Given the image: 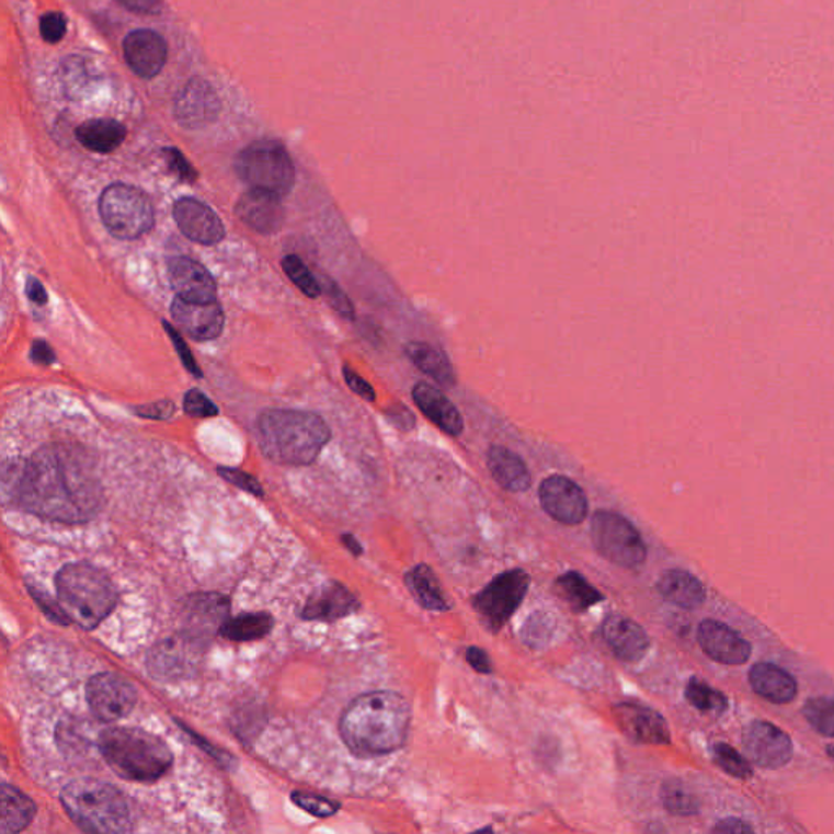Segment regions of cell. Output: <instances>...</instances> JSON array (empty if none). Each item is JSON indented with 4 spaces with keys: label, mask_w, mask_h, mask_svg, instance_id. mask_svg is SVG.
<instances>
[{
    "label": "cell",
    "mask_w": 834,
    "mask_h": 834,
    "mask_svg": "<svg viewBox=\"0 0 834 834\" xmlns=\"http://www.w3.org/2000/svg\"><path fill=\"white\" fill-rule=\"evenodd\" d=\"M283 267L287 276L293 279V283L296 284L305 296L310 298L320 297L321 286L315 279L313 274L305 266L300 258L296 256V254H289V256L284 258Z\"/></svg>",
    "instance_id": "obj_40"
},
{
    "label": "cell",
    "mask_w": 834,
    "mask_h": 834,
    "mask_svg": "<svg viewBox=\"0 0 834 834\" xmlns=\"http://www.w3.org/2000/svg\"><path fill=\"white\" fill-rule=\"evenodd\" d=\"M742 743L746 756L763 769L784 768L792 759V740L768 720L750 722L743 730Z\"/></svg>",
    "instance_id": "obj_13"
},
{
    "label": "cell",
    "mask_w": 834,
    "mask_h": 834,
    "mask_svg": "<svg viewBox=\"0 0 834 834\" xmlns=\"http://www.w3.org/2000/svg\"><path fill=\"white\" fill-rule=\"evenodd\" d=\"M749 683L756 695L775 705H787L797 698L799 685L796 676L776 663L759 662L750 669Z\"/></svg>",
    "instance_id": "obj_27"
},
{
    "label": "cell",
    "mask_w": 834,
    "mask_h": 834,
    "mask_svg": "<svg viewBox=\"0 0 834 834\" xmlns=\"http://www.w3.org/2000/svg\"><path fill=\"white\" fill-rule=\"evenodd\" d=\"M236 213L241 222L264 236L279 232L284 224V206L281 203V196L263 190L251 187L250 191L241 194Z\"/></svg>",
    "instance_id": "obj_22"
},
{
    "label": "cell",
    "mask_w": 834,
    "mask_h": 834,
    "mask_svg": "<svg viewBox=\"0 0 834 834\" xmlns=\"http://www.w3.org/2000/svg\"><path fill=\"white\" fill-rule=\"evenodd\" d=\"M616 722L629 740L644 745H669V723L655 709L636 702H621L613 708Z\"/></svg>",
    "instance_id": "obj_19"
},
{
    "label": "cell",
    "mask_w": 834,
    "mask_h": 834,
    "mask_svg": "<svg viewBox=\"0 0 834 834\" xmlns=\"http://www.w3.org/2000/svg\"><path fill=\"white\" fill-rule=\"evenodd\" d=\"M239 179L253 190L284 197L296 184V167L283 144L277 140H256L240 150L233 162Z\"/></svg>",
    "instance_id": "obj_7"
},
{
    "label": "cell",
    "mask_w": 834,
    "mask_h": 834,
    "mask_svg": "<svg viewBox=\"0 0 834 834\" xmlns=\"http://www.w3.org/2000/svg\"><path fill=\"white\" fill-rule=\"evenodd\" d=\"M549 632H551V621L545 615H535L525 625V641L530 642L532 646H541V642L549 638Z\"/></svg>",
    "instance_id": "obj_48"
},
{
    "label": "cell",
    "mask_w": 834,
    "mask_h": 834,
    "mask_svg": "<svg viewBox=\"0 0 834 834\" xmlns=\"http://www.w3.org/2000/svg\"><path fill=\"white\" fill-rule=\"evenodd\" d=\"M222 102L210 82L193 77L180 90L173 105V116L184 129H201L219 118Z\"/></svg>",
    "instance_id": "obj_15"
},
{
    "label": "cell",
    "mask_w": 834,
    "mask_h": 834,
    "mask_svg": "<svg viewBox=\"0 0 834 834\" xmlns=\"http://www.w3.org/2000/svg\"><path fill=\"white\" fill-rule=\"evenodd\" d=\"M172 315L187 336L196 341H213L222 334L224 311L216 301L197 304L183 298H175Z\"/></svg>",
    "instance_id": "obj_21"
},
{
    "label": "cell",
    "mask_w": 834,
    "mask_h": 834,
    "mask_svg": "<svg viewBox=\"0 0 834 834\" xmlns=\"http://www.w3.org/2000/svg\"><path fill=\"white\" fill-rule=\"evenodd\" d=\"M184 411L193 418H210L219 414L216 404L199 390L187 391L184 397Z\"/></svg>",
    "instance_id": "obj_43"
},
{
    "label": "cell",
    "mask_w": 834,
    "mask_h": 834,
    "mask_svg": "<svg viewBox=\"0 0 834 834\" xmlns=\"http://www.w3.org/2000/svg\"><path fill=\"white\" fill-rule=\"evenodd\" d=\"M274 619L267 613H243L229 618L220 629V636L229 641H256L273 631Z\"/></svg>",
    "instance_id": "obj_34"
},
{
    "label": "cell",
    "mask_w": 834,
    "mask_h": 834,
    "mask_svg": "<svg viewBox=\"0 0 834 834\" xmlns=\"http://www.w3.org/2000/svg\"><path fill=\"white\" fill-rule=\"evenodd\" d=\"M126 136V126L112 118L89 119L76 129L77 140L95 153L115 152Z\"/></svg>",
    "instance_id": "obj_30"
},
{
    "label": "cell",
    "mask_w": 834,
    "mask_h": 834,
    "mask_svg": "<svg viewBox=\"0 0 834 834\" xmlns=\"http://www.w3.org/2000/svg\"><path fill=\"white\" fill-rule=\"evenodd\" d=\"M100 216L108 232L121 240H134L149 232L156 222L152 201L139 187L110 184L100 197Z\"/></svg>",
    "instance_id": "obj_8"
},
{
    "label": "cell",
    "mask_w": 834,
    "mask_h": 834,
    "mask_svg": "<svg viewBox=\"0 0 834 834\" xmlns=\"http://www.w3.org/2000/svg\"><path fill=\"white\" fill-rule=\"evenodd\" d=\"M25 293L33 304L45 305L48 301V293H46L45 286L35 277H28L26 281Z\"/></svg>",
    "instance_id": "obj_56"
},
{
    "label": "cell",
    "mask_w": 834,
    "mask_h": 834,
    "mask_svg": "<svg viewBox=\"0 0 834 834\" xmlns=\"http://www.w3.org/2000/svg\"><path fill=\"white\" fill-rule=\"evenodd\" d=\"M530 587V575L524 569H511L492 579L473 598L479 621L491 632H499L514 616Z\"/></svg>",
    "instance_id": "obj_10"
},
{
    "label": "cell",
    "mask_w": 834,
    "mask_h": 834,
    "mask_svg": "<svg viewBox=\"0 0 834 834\" xmlns=\"http://www.w3.org/2000/svg\"><path fill=\"white\" fill-rule=\"evenodd\" d=\"M467 660L468 663H470V665L473 666V670H477L478 673H482V675H489V673H492L491 656L485 654V651H482V649H468Z\"/></svg>",
    "instance_id": "obj_53"
},
{
    "label": "cell",
    "mask_w": 834,
    "mask_h": 834,
    "mask_svg": "<svg viewBox=\"0 0 834 834\" xmlns=\"http://www.w3.org/2000/svg\"><path fill=\"white\" fill-rule=\"evenodd\" d=\"M127 12L137 15H159L162 12L163 0H115Z\"/></svg>",
    "instance_id": "obj_51"
},
{
    "label": "cell",
    "mask_w": 834,
    "mask_h": 834,
    "mask_svg": "<svg viewBox=\"0 0 834 834\" xmlns=\"http://www.w3.org/2000/svg\"><path fill=\"white\" fill-rule=\"evenodd\" d=\"M686 699L689 705L695 706L698 711L712 712V715H722L729 708V699L719 689L712 688L708 683L698 678H692L686 685Z\"/></svg>",
    "instance_id": "obj_37"
},
{
    "label": "cell",
    "mask_w": 834,
    "mask_h": 834,
    "mask_svg": "<svg viewBox=\"0 0 834 834\" xmlns=\"http://www.w3.org/2000/svg\"><path fill=\"white\" fill-rule=\"evenodd\" d=\"M30 594L33 595V598L38 603L39 608L45 612V615L48 616L52 621L59 622V625H67V622L70 621V619L67 618L62 606H60L59 599L58 602H53L52 596L46 594V592L39 591V589L30 587Z\"/></svg>",
    "instance_id": "obj_46"
},
{
    "label": "cell",
    "mask_w": 834,
    "mask_h": 834,
    "mask_svg": "<svg viewBox=\"0 0 834 834\" xmlns=\"http://www.w3.org/2000/svg\"><path fill=\"white\" fill-rule=\"evenodd\" d=\"M660 799L666 812L675 816H695L701 812V802L682 780H666L660 789Z\"/></svg>",
    "instance_id": "obj_36"
},
{
    "label": "cell",
    "mask_w": 834,
    "mask_h": 834,
    "mask_svg": "<svg viewBox=\"0 0 834 834\" xmlns=\"http://www.w3.org/2000/svg\"><path fill=\"white\" fill-rule=\"evenodd\" d=\"M67 815L87 833L130 832V810L126 799L112 784L77 779L60 792Z\"/></svg>",
    "instance_id": "obj_6"
},
{
    "label": "cell",
    "mask_w": 834,
    "mask_h": 834,
    "mask_svg": "<svg viewBox=\"0 0 834 834\" xmlns=\"http://www.w3.org/2000/svg\"><path fill=\"white\" fill-rule=\"evenodd\" d=\"M39 33L49 45H58L67 33V19L60 12H46L39 19Z\"/></svg>",
    "instance_id": "obj_42"
},
{
    "label": "cell",
    "mask_w": 834,
    "mask_h": 834,
    "mask_svg": "<svg viewBox=\"0 0 834 834\" xmlns=\"http://www.w3.org/2000/svg\"><path fill=\"white\" fill-rule=\"evenodd\" d=\"M556 589L569 606L578 613L587 612L603 599V595L581 572H565L556 581Z\"/></svg>",
    "instance_id": "obj_35"
},
{
    "label": "cell",
    "mask_w": 834,
    "mask_h": 834,
    "mask_svg": "<svg viewBox=\"0 0 834 834\" xmlns=\"http://www.w3.org/2000/svg\"><path fill=\"white\" fill-rule=\"evenodd\" d=\"M293 800L296 806L317 819H328L340 810V803L327 799V797L313 796V793L294 792Z\"/></svg>",
    "instance_id": "obj_41"
},
{
    "label": "cell",
    "mask_w": 834,
    "mask_h": 834,
    "mask_svg": "<svg viewBox=\"0 0 834 834\" xmlns=\"http://www.w3.org/2000/svg\"><path fill=\"white\" fill-rule=\"evenodd\" d=\"M539 502L549 517L559 524L579 525L589 514L584 489L562 475H552L539 485Z\"/></svg>",
    "instance_id": "obj_14"
},
{
    "label": "cell",
    "mask_w": 834,
    "mask_h": 834,
    "mask_svg": "<svg viewBox=\"0 0 834 834\" xmlns=\"http://www.w3.org/2000/svg\"><path fill=\"white\" fill-rule=\"evenodd\" d=\"M219 475L224 479H227V481L236 484L237 488L243 489V491L251 492L254 495H263V488L251 475L233 470V468H219Z\"/></svg>",
    "instance_id": "obj_49"
},
{
    "label": "cell",
    "mask_w": 834,
    "mask_h": 834,
    "mask_svg": "<svg viewBox=\"0 0 834 834\" xmlns=\"http://www.w3.org/2000/svg\"><path fill=\"white\" fill-rule=\"evenodd\" d=\"M99 749L110 768L134 782H153L167 775L173 755L167 743L140 729H108L100 735Z\"/></svg>",
    "instance_id": "obj_4"
},
{
    "label": "cell",
    "mask_w": 834,
    "mask_h": 834,
    "mask_svg": "<svg viewBox=\"0 0 834 834\" xmlns=\"http://www.w3.org/2000/svg\"><path fill=\"white\" fill-rule=\"evenodd\" d=\"M404 353L416 365L419 370L424 372L425 375H429L438 385H444V387H455L457 385V374H455L454 365L448 361L447 354L444 351L432 346V344L422 343V341H411V343L404 346Z\"/></svg>",
    "instance_id": "obj_31"
},
{
    "label": "cell",
    "mask_w": 834,
    "mask_h": 834,
    "mask_svg": "<svg viewBox=\"0 0 834 834\" xmlns=\"http://www.w3.org/2000/svg\"><path fill=\"white\" fill-rule=\"evenodd\" d=\"M30 357L35 364L52 365L56 361L55 351L49 347L46 341L38 340L33 343L32 351H30Z\"/></svg>",
    "instance_id": "obj_54"
},
{
    "label": "cell",
    "mask_w": 834,
    "mask_h": 834,
    "mask_svg": "<svg viewBox=\"0 0 834 834\" xmlns=\"http://www.w3.org/2000/svg\"><path fill=\"white\" fill-rule=\"evenodd\" d=\"M56 592L67 618L87 631L102 625L118 602L108 575L87 562L64 565L56 575Z\"/></svg>",
    "instance_id": "obj_5"
},
{
    "label": "cell",
    "mask_w": 834,
    "mask_h": 834,
    "mask_svg": "<svg viewBox=\"0 0 834 834\" xmlns=\"http://www.w3.org/2000/svg\"><path fill=\"white\" fill-rule=\"evenodd\" d=\"M90 711L102 722H116L133 711L137 692L133 683L116 673H99L87 685Z\"/></svg>",
    "instance_id": "obj_12"
},
{
    "label": "cell",
    "mask_w": 834,
    "mask_h": 834,
    "mask_svg": "<svg viewBox=\"0 0 834 834\" xmlns=\"http://www.w3.org/2000/svg\"><path fill=\"white\" fill-rule=\"evenodd\" d=\"M712 756L715 762L723 773L735 777V779L746 780L753 776V768L745 756L740 755L733 746L719 742L712 745Z\"/></svg>",
    "instance_id": "obj_39"
},
{
    "label": "cell",
    "mask_w": 834,
    "mask_h": 834,
    "mask_svg": "<svg viewBox=\"0 0 834 834\" xmlns=\"http://www.w3.org/2000/svg\"><path fill=\"white\" fill-rule=\"evenodd\" d=\"M357 608L356 595L340 582L330 581L307 599L301 618L308 621H336L353 615Z\"/></svg>",
    "instance_id": "obj_24"
},
{
    "label": "cell",
    "mask_w": 834,
    "mask_h": 834,
    "mask_svg": "<svg viewBox=\"0 0 834 834\" xmlns=\"http://www.w3.org/2000/svg\"><path fill=\"white\" fill-rule=\"evenodd\" d=\"M413 400L419 411L442 432L452 437L464 434V418L444 391L427 381H418L413 388Z\"/></svg>",
    "instance_id": "obj_25"
},
{
    "label": "cell",
    "mask_w": 834,
    "mask_h": 834,
    "mask_svg": "<svg viewBox=\"0 0 834 834\" xmlns=\"http://www.w3.org/2000/svg\"><path fill=\"white\" fill-rule=\"evenodd\" d=\"M163 327H165L167 333H169L170 340L173 341V344H175L176 353H179V356L181 358V362H183L184 367L187 368V370L191 372V374L194 375V377L201 378L203 377V372H201L199 365L196 364V358L193 357V354H191L190 347L186 346V343H184L183 338L180 336L179 333H176L175 328L170 327L169 323H163Z\"/></svg>",
    "instance_id": "obj_47"
},
{
    "label": "cell",
    "mask_w": 834,
    "mask_h": 834,
    "mask_svg": "<svg viewBox=\"0 0 834 834\" xmlns=\"http://www.w3.org/2000/svg\"><path fill=\"white\" fill-rule=\"evenodd\" d=\"M809 726L820 735L834 739V699L829 696H816L807 699L802 708Z\"/></svg>",
    "instance_id": "obj_38"
},
{
    "label": "cell",
    "mask_w": 834,
    "mask_h": 834,
    "mask_svg": "<svg viewBox=\"0 0 834 834\" xmlns=\"http://www.w3.org/2000/svg\"><path fill=\"white\" fill-rule=\"evenodd\" d=\"M36 815V806L28 796L10 786L2 784V823L0 832L3 834L20 833L32 823Z\"/></svg>",
    "instance_id": "obj_33"
},
{
    "label": "cell",
    "mask_w": 834,
    "mask_h": 834,
    "mask_svg": "<svg viewBox=\"0 0 834 834\" xmlns=\"http://www.w3.org/2000/svg\"><path fill=\"white\" fill-rule=\"evenodd\" d=\"M592 541L606 561L619 568H641L648 558V548L638 528L616 512H595L592 518Z\"/></svg>",
    "instance_id": "obj_9"
},
{
    "label": "cell",
    "mask_w": 834,
    "mask_h": 834,
    "mask_svg": "<svg viewBox=\"0 0 834 834\" xmlns=\"http://www.w3.org/2000/svg\"><path fill=\"white\" fill-rule=\"evenodd\" d=\"M230 599L220 594H194L184 599L181 608L183 631L209 642L229 619Z\"/></svg>",
    "instance_id": "obj_18"
},
{
    "label": "cell",
    "mask_w": 834,
    "mask_h": 834,
    "mask_svg": "<svg viewBox=\"0 0 834 834\" xmlns=\"http://www.w3.org/2000/svg\"><path fill=\"white\" fill-rule=\"evenodd\" d=\"M696 638L702 652L722 665H743L752 656V644L739 631L719 619L709 618L699 622Z\"/></svg>",
    "instance_id": "obj_16"
},
{
    "label": "cell",
    "mask_w": 834,
    "mask_h": 834,
    "mask_svg": "<svg viewBox=\"0 0 834 834\" xmlns=\"http://www.w3.org/2000/svg\"><path fill=\"white\" fill-rule=\"evenodd\" d=\"M173 216L181 232L201 244H216L226 237L222 220L206 204L194 197L176 201Z\"/></svg>",
    "instance_id": "obj_20"
},
{
    "label": "cell",
    "mask_w": 834,
    "mask_h": 834,
    "mask_svg": "<svg viewBox=\"0 0 834 834\" xmlns=\"http://www.w3.org/2000/svg\"><path fill=\"white\" fill-rule=\"evenodd\" d=\"M163 156H165L167 165H169L170 172L175 173L176 176L184 183H194L197 180V172L194 167L187 162L186 157L180 152L175 147L170 149H163Z\"/></svg>",
    "instance_id": "obj_44"
},
{
    "label": "cell",
    "mask_w": 834,
    "mask_h": 834,
    "mask_svg": "<svg viewBox=\"0 0 834 834\" xmlns=\"http://www.w3.org/2000/svg\"><path fill=\"white\" fill-rule=\"evenodd\" d=\"M411 716L410 702L398 693H365L347 706L340 733L356 756L390 755L407 743Z\"/></svg>",
    "instance_id": "obj_2"
},
{
    "label": "cell",
    "mask_w": 834,
    "mask_h": 834,
    "mask_svg": "<svg viewBox=\"0 0 834 834\" xmlns=\"http://www.w3.org/2000/svg\"><path fill=\"white\" fill-rule=\"evenodd\" d=\"M404 581H407L408 591L422 608L429 609V612H448L450 609L444 591H442L441 582L429 565H414L408 572Z\"/></svg>",
    "instance_id": "obj_32"
},
{
    "label": "cell",
    "mask_w": 834,
    "mask_h": 834,
    "mask_svg": "<svg viewBox=\"0 0 834 834\" xmlns=\"http://www.w3.org/2000/svg\"><path fill=\"white\" fill-rule=\"evenodd\" d=\"M134 413L140 418L165 421V419L172 418L173 413H175V404L169 400L157 401V403L144 404V407L134 408Z\"/></svg>",
    "instance_id": "obj_50"
},
{
    "label": "cell",
    "mask_w": 834,
    "mask_h": 834,
    "mask_svg": "<svg viewBox=\"0 0 834 834\" xmlns=\"http://www.w3.org/2000/svg\"><path fill=\"white\" fill-rule=\"evenodd\" d=\"M187 733H190L191 739L194 740V742H197V745L201 746V749L206 750L207 753H209L213 758H216L217 762L220 763V765H227V763H232V758H230V755H227V753L220 752V750L214 749V746H210L209 743L204 742L201 736H197L196 733L191 732V730H187Z\"/></svg>",
    "instance_id": "obj_57"
},
{
    "label": "cell",
    "mask_w": 834,
    "mask_h": 834,
    "mask_svg": "<svg viewBox=\"0 0 834 834\" xmlns=\"http://www.w3.org/2000/svg\"><path fill=\"white\" fill-rule=\"evenodd\" d=\"M711 832L715 833H753L755 832V829H753L750 823H746L745 820L740 819H726L720 820L719 823H716L715 826H712Z\"/></svg>",
    "instance_id": "obj_55"
},
{
    "label": "cell",
    "mask_w": 834,
    "mask_h": 834,
    "mask_svg": "<svg viewBox=\"0 0 834 834\" xmlns=\"http://www.w3.org/2000/svg\"><path fill=\"white\" fill-rule=\"evenodd\" d=\"M343 370L344 380H346V384L350 385V388L354 393H357L358 397L364 398V400L375 401L377 395H375L374 388H372V385L368 384L367 380H364L357 372H354L353 368L347 367V365H344Z\"/></svg>",
    "instance_id": "obj_52"
},
{
    "label": "cell",
    "mask_w": 834,
    "mask_h": 834,
    "mask_svg": "<svg viewBox=\"0 0 834 834\" xmlns=\"http://www.w3.org/2000/svg\"><path fill=\"white\" fill-rule=\"evenodd\" d=\"M123 56L137 77L153 79L162 72L169 59V43L153 30H134L124 38Z\"/></svg>",
    "instance_id": "obj_17"
},
{
    "label": "cell",
    "mask_w": 834,
    "mask_h": 834,
    "mask_svg": "<svg viewBox=\"0 0 834 834\" xmlns=\"http://www.w3.org/2000/svg\"><path fill=\"white\" fill-rule=\"evenodd\" d=\"M323 289L324 293H327L328 300L333 305L334 310H336L338 313L343 315L347 320H353L354 305L353 301L350 300V297L343 293V289H341L334 281L328 279V277H324L323 279Z\"/></svg>",
    "instance_id": "obj_45"
},
{
    "label": "cell",
    "mask_w": 834,
    "mask_h": 834,
    "mask_svg": "<svg viewBox=\"0 0 834 834\" xmlns=\"http://www.w3.org/2000/svg\"><path fill=\"white\" fill-rule=\"evenodd\" d=\"M488 467L501 488L511 492H525L532 484L527 464L515 452L502 445H492L488 452Z\"/></svg>",
    "instance_id": "obj_29"
},
{
    "label": "cell",
    "mask_w": 834,
    "mask_h": 834,
    "mask_svg": "<svg viewBox=\"0 0 834 834\" xmlns=\"http://www.w3.org/2000/svg\"><path fill=\"white\" fill-rule=\"evenodd\" d=\"M209 642L181 631L152 649L147 659L150 675L162 682L186 678L196 673Z\"/></svg>",
    "instance_id": "obj_11"
},
{
    "label": "cell",
    "mask_w": 834,
    "mask_h": 834,
    "mask_svg": "<svg viewBox=\"0 0 834 834\" xmlns=\"http://www.w3.org/2000/svg\"><path fill=\"white\" fill-rule=\"evenodd\" d=\"M258 437L261 450L271 461L300 467L317 460L330 442L331 431L318 414L270 410L258 418Z\"/></svg>",
    "instance_id": "obj_3"
},
{
    "label": "cell",
    "mask_w": 834,
    "mask_h": 834,
    "mask_svg": "<svg viewBox=\"0 0 834 834\" xmlns=\"http://www.w3.org/2000/svg\"><path fill=\"white\" fill-rule=\"evenodd\" d=\"M663 599L683 609H696L706 602V589L698 578L685 569H669L656 581Z\"/></svg>",
    "instance_id": "obj_28"
},
{
    "label": "cell",
    "mask_w": 834,
    "mask_h": 834,
    "mask_svg": "<svg viewBox=\"0 0 834 834\" xmlns=\"http://www.w3.org/2000/svg\"><path fill=\"white\" fill-rule=\"evenodd\" d=\"M343 542L346 545V548L350 549L353 555H362V546L361 542L357 541L356 538L353 537L351 534H346L343 537Z\"/></svg>",
    "instance_id": "obj_58"
},
{
    "label": "cell",
    "mask_w": 834,
    "mask_h": 834,
    "mask_svg": "<svg viewBox=\"0 0 834 834\" xmlns=\"http://www.w3.org/2000/svg\"><path fill=\"white\" fill-rule=\"evenodd\" d=\"M603 638L618 659L638 662L651 648L648 632L621 615H612L603 622Z\"/></svg>",
    "instance_id": "obj_26"
},
{
    "label": "cell",
    "mask_w": 834,
    "mask_h": 834,
    "mask_svg": "<svg viewBox=\"0 0 834 834\" xmlns=\"http://www.w3.org/2000/svg\"><path fill=\"white\" fill-rule=\"evenodd\" d=\"M169 277L173 290L183 300L197 301V304L216 301V281L203 264L196 263L190 258H172L169 261Z\"/></svg>",
    "instance_id": "obj_23"
},
{
    "label": "cell",
    "mask_w": 834,
    "mask_h": 834,
    "mask_svg": "<svg viewBox=\"0 0 834 834\" xmlns=\"http://www.w3.org/2000/svg\"><path fill=\"white\" fill-rule=\"evenodd\" d=\"M5 489L23 511L60 524H83L102 507V482L92 458L70 444H49L5 473Z\"/></svg>",
    "instance_id": "obj_1"
}]
</instances>
